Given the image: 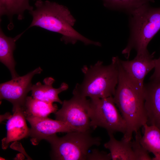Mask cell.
Here are the masks:
<instances>
[{"label":"cell","instance_id":"ba28073f","mask_svg":"<svg viewBox=\"0 0 160 160\" xmlns=\"http://www.w3.org/2000/svg\"><path fill=\"white\" fill-rule=\"evenodd\" d=\"M42 71L39 67L26 74L18 76L0 84V100H6L11 103L13 109L23 107L28 92L31 90L33 77Z\"/></svg>","mask_w":160,"mask_h":160},{"label":"cell","instance_id":"ac0fdd59","mask_svg":"<svg viewBox=\"0 0 160 160\" xmlns=\"http://www.w3.org/2000/svg\"><path fill=\"white\" fill-rule=\"evenodd\" d=\"M143 127V135L141 136L140 142L149 152L155 157L152 160H160V130L156 127L147 124Z\"/></svg>","mask_w":160,"mask_h":160},{"label":"cell","instance_id":"30bf717a","mask_svg":"<svg viewBox=\"0 0 160 160\" xmlns=\"http://www.w3.org/2000/svg\"><path fill=\"white\" fill-rule=\"evenodd\" d=\"M155 52L137 54L131 60L124 61L119 59L120 63L127 74L135 86L143 90L144 78L155 66Z\"/></svg>","mask_w":160,"mask_h":160},{"label":"cell","instance_id":"9c48e42d","mask_svg":"<svg viewBox=\"0 0 160 160\" xmlns=\"http://www.w3.org/2000/svg\"><path fill=\"white\" fill-rule=\"evenodd\" d=\"M25 118L31 126L29 136L34 145H37L41 140L57 133L76 131L64 122L48 117L28 116Z\"/></svg>","mask_w":160,"mask_h":160},{"label":"cell","instance_id":"7a4b0ae2","mask_svg":"<svg viewBox=\"0 0 160 160\" xmlns=\"http://www.w3.org/2000/svg\"><path fill=\"white\" fill-rule=\"evenodd\" d=\"M118 59V83L113 96L127 125L122 138L131 141L133 133L147 124L143 90L137 88L122 68Z\"/></svg>","mask_w":160,"mask_h":160},{"label":"cell","instance_id":"8992f818","mask_svg":"<svg viewBox=\"0 0 160 160\" xmlns=\"http://www.w3.org/2000/svg\"><path fill=\"white\" fill-rule=\"evenodd\" d=\"M88 113L91 127H100L113 134L125 133L126 123L115 106L113 96L90 98Z\"/></svg>","mask_w":160,"mask_h":160},{"label":"cell","instance_id":"ffe728a7","mask_svg":"<svg viewBox=\"0 0 160 160\" xmlns=\"http://www.w3.org/2000/svg\"><path fill=\"white\" fill-rule=\"evenodd\" d=\"M140 130L135 132V139L132 142V148L135 160H151L149 152L141 145L140 139L141 136Z\"/></svg>","mask_w":160,"mask_h":160},{"label":"cell","instance_id":"e0dca14e","mask_svg":"<svg viewBox=\"0 0 160 160\" xmlns=\"http://www.w3.org/2000/svg\"><path fill=\"white\" fill-rule=\"evenodd\" d=\"M30 0H0V17L3 16H7L10 23L12 24L13 17L15 15L17 16L18 20H22L25 11H29L34 9L30 4Z\"/></svg>","mask_w":160,"mask_h":160},{"label":"cell","instance_id":"7c38bea8","mask_svg":"<svg viewBox=\"0 0 160 160\" xmlns=\"http://www.w3.org/2000/svg\"><path fill=\"white\" fill-rule=\"evenodd\" d=\"M13 114L7 121L6 137L1 140L2 147L5 150L10 142L16 141L29 135L30 129L26 124L23 107L13 109Z\"/></svg>","mask_w":160,"mask_h":160},{"label":"cell","instance_id":"d6986e66","mask_svg":"<svg viewBox=\"0 0 160 160\" xmlns=\"http://www.w3.org/2000/svg\"><path fill=\"white\" fill-rule=\"evenodd\" d=\"M105 7L122 11L129 15L141 7L154 0H102Z\"/></svg>","mask_w":160,"mask_h":160},{"label":"cell","instance_id":"2e32d148","mask_svg":"<svg viewBox=\"0 0 160 160\" xmlns=\"http://www.w3.org/2000/svg\"><path fill=\"white\" fill-rule=\"evenodd\" d=\"M23 109L25 117H47L58 110L56 104L35 99L31 96L27 97Z\"/></svg>","mask_w":160,"mask_h":160},{"label":"cell","instance_id":"4fadbf2b","mask_svg":"<svg viewBox=\"0 0 160 160\" xmlns=\"http://www.w3.org/2000/svg\"><path fill=\"white\" fill-rule=\"evenodd\" d=\"M55 81L53 78L47 77L44 79L43 84L39 82L32 85L31 90L32 97L35 99L48 103L56 102L62 104L63 102L59 98L58 95L67 90L68 86L65 83L63 82L58 88H54L52 84Z\"/></svg>","mask_w":160,"mask_h":160},{"label":"cell","instance_id":"52a82bcc","mask_svg":"<svg viewBox=\"0 0 160 160\" xmlns=\"http://www.w3.org/2000/svg\"><path fill=\"white\" fill-rule=\"evenodd\" d=\"M89 99L73 95L63 101L61 108L55 113V119L61 121L76 131H89L91 126L88 111Z\"/></svg>","mask_w":160,"mask_h":160},{"label":"cell","instance_id":"8fae6325","mask_svg":"<svg viewBox=\"0 0 160 160\" xmlns=\"http://www.w3.org/2000/svg\"><path fill=\"white\" fill-rule=\"evenodd\" d=\"M150 80L144 85L143 89L147 124L155 126L160 130V78Z\"/></svg>","mask_w":160,"mask_h":160},{"label":"cell","instance_id":"5b68a950","mask_svg":"<svg viewBox=\"0 0 160 160\" xmlns=\"http://www.w3.org/2000/svg\"><path fill=\"white\" fill-rule=\"evenodd\" d=\"M45 140L51 145L52 158L54 160H87L89 149L101 143L100 139L92 136L90 130L70 132L61 137L55 134Z\"/></svg>","mask_w":160,"mask_h":160},{"label":"cell","instance_id":"5bb4252c","mask_svg":"<svg viewBox=\"0 0 160 160\" xmlns=\"http://www.w3.org/2000/svg\"><path fill=\"white\" fill-rule=\"evenodd\" d=\"M23 32L14 38L7 36L0 28V61L9 69L12 78L19 76L15 69L16 62L13 52L16 48V42L25 32Z\"/></svg>","mask_w":160,"mask_h":160},{"label":"cell","instance_id":"44dd1931","mask_svg":"<svg viewBox=\"0 0 160 160\" xmlns=\"http://www.w3.org/2000/svg\"><path fill=\"white\" fill-rule=\"evenodd\" d=\"M87 160H112V159L110 153H108L96 149H94L91 153H88Z\"/></svg>","mask_w":160,"mask_h":160},{"label":"cell","instance_id":"6da1fadb","mask_svg":"<svg viewBox=\"0 0 160 160\" xmlns=\"http://www.w3.org/2000/svg\"><path fill=\"white\" fill-rule=\"evenodd\" d=\"M35 8L29 11L32 22L25 31L37 26L62 35L60 40L65 44H75L78 41L86 45L100 46L98 42L91 40L73 28L76 20L66 6L48 0H36Z\"/></svg>","mask_w":160,"mask_h":160},{"label":"cell","instance_id":"7402d4cb","mask_svg":"<svg viewBox=\"0 0 160 160\" xmlns=\"http://www.w3.org/2000/svg\"><path fill=\"white\" fill-rule=\"evenodd\" d=\"M155 71L150 79L160 78V56L155 59Z\"/></svg>","mask_w":160,"mask_h":160},{"label":"cell","instance_id":"277c9868","mask_svg":"<svg viewBox=\"0 0 160 160\" xmlns=\"http://www.w3.org/2000/svg\"><path fill=\"white\" fill-rule=\"evenodd\" d=\"M129 15L130 36L127 45L122 52L127 59L134 49L137 54L148 52L149 43L160 29V7H152L147 4Z\"/></svg>","mask_w":160,"mask_h":160},{"label":"cell","instance_id":"9a60e30c","mask_svg":"<svg viewBox=\"0 0 160 160\" xmlns=\"http://www.w3.org/2000/svg\"><path fill=\"white\" fill-rule=\"evenodd\" d=\"M108 134L109 140L104 144V146L109 150L112 160H135L131 140L126 141L122 138L121 140H118L113 133Z\"/></svg>","mask_w":160,"mask_h":160},{"label":"cell","instance_id":"3957f363","mask_svg":"<svg viewBox=\"0 0 160 160\" xmlns=\"http://www.w3.org/2000/svg\"><path fill=\"white\" fill-rule=\"evenodd\" d=\"M119 58L113 57L108 65L99 60L94 65H84L81 68L83 80L81 83L76 84L73 95L91 99L113 96L118 81Z\"/></svg>","mask_w":160,"mask_h":160}]
</instances>
